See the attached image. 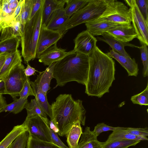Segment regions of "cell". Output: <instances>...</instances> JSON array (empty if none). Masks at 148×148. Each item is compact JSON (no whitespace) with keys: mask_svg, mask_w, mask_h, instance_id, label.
I'll return each mask as SVG.
<instances>
[{"mask_svg":"<svg viewBox=\"0 0 148 148\" xmlns=\"http://www.w3.org/2000/svg\"><path fill=\"white\" fill-rule=\"evenodd\" d=\"M115 62L97 46L89 56V69L85 85L89 96L101 98L109 92L115 79Z\"/></svg>","mask_w":148,"mask_h":148,"instance_id":"1","label":"cell"},{"mask_svg":"<svg viewBox=\"0 0 148 148\" xmlns=\"http://www.w3.org/2000/svg\"><path fill=\"white\" fill-rule=\"evenodd\" d=\"M51 106V120L60 136H66L72 126L77 122L85 125L86 110L82 101L74 100L71 94L60 95Z\"/></svg>","mask_w":148,"mask_h":148,"instance_id":"2","label":"cell"},{"mask_svg":"<svg viewBox=\"0 0 148 148\" xmlns=\"http://www.w3.org/2000/svg\"><path fill=\"white\" fill-rule=\"evenodd\" d=\"M89 69V56L77 52L72 53L55 62L53 77L56 87L62 86L71 81L85 85Z\"/></svg>","mask_w":148,"mask_h":148,"instance_id":"3","label":"cell"},{"mask_svg":"<svg viewBox=\"0 0 148 148\" xmlns=\"http://www.w3.org/2000/svg\"><path fill=\"white\" fill-rule=\"evenodd\" d=\"M45 0L34 16L25 23L21 37V54L25 63H28L36 57L37 44L42 24Z\"/></svg>","mask_w":148,"mask_h":148,"instance_id":"4","label":"cell"},{"mask_svg":"<svg viewBox=\"0 0 148 148\" xmlns=\"http://www.w3.org/2000/svg\"><path fill=\"white\" fill-rule=\"evenodd\" d=\"M106 5L105 0H90L70 17L64 28V34L70 29L98 18L105 10Z\"/></svg>","mask_w":148,"mask_h":148,"instance_id":"5","label":"cell"},{"mask_svg":"<svg viewBox=\"0 0 148 148\" xmlns=\"http://www.w3.org/2000/svg\"><path fill=\"white\" fill-rule=\"evenodd\" d=\"M106 8L101 16L93 21H104L118 25L131 24L130 9L122 2L116 0H105Z\"/></svg>","mask_w":148,"mask_h":148,"instance_id":"6","label":"cell"},{"mask_svg":"<svg viewBox=\"0 0 148 148\" xmlns=\"http://www.w3.org/2000/svg\"><path fill=\"white\" fill-rule=\"evenodd\" d=\"M25 67L20 61L10 71L4 81L5 94L10 95L14 100L19 94L27 77L24 73Z\"/></svg>","mask_w":148,"mask_h":148,"instance_id":"7","label":"cell"},{"mask_svg":"<svg viewBox=\"0 0 148 148\" xmlns=\"http://www.w3.org/2000/svg\"><path fill=\"white\" fill-rule=\"evenodd\" d=\"M27 129L29 136L36 139L52 143L48 118L36 115L26 117L23 122Z\"/></svg>","mask_w":148,"mask_h":148,"instance_id":"8","label":"cell"},{"mask_svg":"<svg viewBox=\"0 0 148 148\" xmlns=\"http://www.w3.org/2000/svg\"><path fill=\"white\" fill-rule=\"evenodd\" d=\"M130 6L132 25L140 43L148 46V23L145 20L136 3L135 0L124 1Z\"/></svg>","mask_w":148,"mask_h":148,"instance_id":"9","label":"cell"},{"mask_svg":"<svg viewBox=\"0 0 148 148\" xmlns=\"http://www.w3.org/2000/svg\"><path fill=\"white\" fill-rule=\"evenodd\" d=\"M63 35L58 31L49 29L42 25L37 44L36 58H38L45 50L57 43Z\"/></svg>","mask_w":148,"mask_h":148,"instance_id":"10","label":"cell"},{"mask_svg":"<svg viewBox=\"0 0 148 148\" xmlns=\"http://www.w3.org/2000/svg\"><path fill=\"white\" fill-rule=\"evenodd\" d=\"M18 3V0H0V33L17 22L14 13Z\"/></svg>","mask_w":148,"mask_h":148,"instance_id":"11","label":"cell"},{"mask_svg":"<svg viewBox=\"0 0 148 148\" xmlns=\"http://www.w3.org/2000/svg\"><path fill=\"white\" fill-rule=\"evenodd\" d=\"M97 40L86 30L79 33L74 40L75 52L89 56L96 47Z\"/></svg>","mask_w":148,"mask_h":148,"instance_id":"12","label":"cell"},{"mask_svg":"<svg viewBox=\"0 0 148 148\" xmlns=\"http://www.w3.org/2000/svg\"><path fill=\"white\" fill-rule=\"evenodd\" d=\"M75 52L74 49L66 51V49L59 48L57 47V43H56L45 50L38 58L40 62L45 66H49Z\"/></svg>","mask_w":148,"mask_h":148,"instance_id":"13","label":"cell"},{"mask_svg":"<svg viewBox=\"0 0 148 148\" xmlns=\"http://www.w3.org/2000/svg\"><path fill=\"white\" fill-rule=\"evenodd\" d=\"M106 32L123 42L128 43L137 38V34L131 24L117 25Z\"/></svg>","mask_w":148,"mask_h":148,"instance_id":"14","label":"cell"},{"mask_svg":"<svg viewBox=\"0 0 148 148\" xmlns=\"http://www.w3.org/2000/svg\"><path fill=\"white\" fill-rule=\"evenodd\" d=\"M106 54L117 60L126 70L128 76L137 77L139 71L138 64L134 58L121 54L112 49Z\"/></svg>","mask_w":148,"mask_h":148,"instance_id":"15","label":"cell"},{"mask_svg":"<svg viewBox=\"0 0 148 148\" xmlns=\"http://www.w3.org/2000/svg\"><path fill=\"white\" fill-rule=\"evenodd\" d=\"M64 9H59L55 11L45 26L47 29L58 31L63 35L65 26L70 18L66 15Z\"/></svg>","mask_w":148,"mask_h":148,"instance_id":"16","label":"cell"},{"mask_svg":"<svg viewBox=\"0 0 148 148\" xmlns=\"http://www.w3.org/2000/svg\"><path fill=\"white\" fill-rule=\"evenodd\" d=\"M89 127H86L82 133L76 148H103L104 142L99 141Z\"/></svg>","mask_w":148,"mask_h":148,"instance_id":"17","label":"cell"},{"mask_svg":"<svg viewBox=\"0 0 148 148\" xmlns=\"http://www.w3.org/2000/svg\"><path fill=\"white\" fill-rule=\"evenodd\" d=\"M55 63V62H54L49 66L45 71L39 72V75L34 82L38 87L46 94L50 89V82L53 78V72Z\"/></svg>","mask_w":148,"mask_h":148,"instance_id":"18","label":"cell"},{"mask_svg":"<svg viewBox=\"0 0 148 148\" xmlns=\"http://www.w3.org/2000/svg\"><path fill=\"white\" fill-rule=\"evenodd\" d=\"M102 37H98L97 39L99 40L105 42L112 48V49L119 53L124 56L129 57L130 56L126 51L124 47L130 46L137 48V46L128 43H124L116 39L113 37L105 32L102 35Z\"/></svg>","mask_w":148,"mask_h":148,"instance_id":"19","label":"cell"},{"mask_svg":"<svg viewBox=\"0 0 148 148\" xmlns=\"http://www.w3.org/2000/svg\"><path fill=\"white\" fill-rule=\"evenodd\" d=\"M21 60V56L18 50L9 53L0 72V80L4 81L11 70Z\"/></svg>","mask_w":148,"mask_h":148,"instance_id":"20","label":"cell"},{"mask_svg":"<svg viewBox=\"0 0 148 148\" xmlns=\"http://www.w3.org/2000/svg\"><path fill=\"white\" fill-rule=\"evenodd\" d=\"M87 31L93 36L102 35L110 29L118 25L104 21H92L85 23Z\"/></svg>","mask_w":148,"mask_h":148,"instance_id":"21","label":"cell"},{"mask_svg":"<svg viewBox=\"0 0 148 148\" xmlns=\"http://www.w3.org/2000/svg\"><path fill=\"white\" fill-rule=\"evenodd\" d=\"M66 1V0H45L42 25L46 26L52 14L58 9L64 8Z\"/></svg>","mask_w":148,"mask_h":148,"instance_id":"22","label":"cell"},{"mask_svg":"<svg viewBox=\"0 0 148 148\" xmlns=\"http://www.w3.org/2000/svg\"><path fill=\"white\" fill-rule=\"evenodd\" d=\"M30 83L34 90V97L37 102L51 119L52 118L51 106L48 102L47 94L43 92L34 82L30 81Z\"/></svg>","mask_w":148,"mask_h":148,"instance_id":"23","label":"cell"},{"mask_svg":"<svg viewBox=\"0 0 148 148\" xmlns=\"http://www.w3.org/2000/svg\"><path fill=\"white\" fill-rule=\"evenodd\" d=\"M82 132L79 122H77L72 126L66 135L69 148H76Z\"/></svg>","mask_w":148,"mask_h":148,"instance_id":"24","label":"cell"},{"mask_svg":"<svg viewBox=\"0 0 148 148\" xmlns=\"http://www.w3.org/2000/svg\"><path fill=\"white\" fill-rule=\"evenodd\" d=\"M125 129L116 130L113 132L109 135L105 142L108 143L114 140L126 139L138 140H147V137H140L132 135L127 132Z\"/></svg>","mask_w":148,"mask_h":148,"instance_id":"25","label":"cell"},{"mask_svg":"<svg viewBox=\"0 0 148 148\" xmlns=\"http://www.w3.org/2000/svg\"><path fill=\"white\" fill-rule=\"evenodd\" d=\"M27 131L24 123L14 127L12 130L0 142V148H8L16 138L23 132Z\"/></svg>","mask_w":148,"mask_h":148,"instance_id":"26","label":"cell"},{"mask_svg":"<svg viewBox=\"0 0 148 148\" xmlns=\"http://www.w3.org/2000/svg\"><path fill=\"white\" fill-rule=\"evenodd\" d=\"M21 41V37L14 36L0 41V54L11 53L18 50Z\"/></svg>","mask_w":148,"mask_h":148,"instance_id":"27","label":"cell"},{"mask_svg":"<svg viewBox=\"0 0 148 148\" xmlns=\"http://www.w3.org/2000/svg\"><path fill=\"white\" fill-rule=\"evenodd\" d=\"M90 0H66V6L64 10L66 15L70 17L73 14L81 9Z\"/></svg>","mask_w":148,"mask_h":148,"instance_id":"28","label":"cell"},{"mask_svg":"<svg viewBox=\"0 0 148 148\" xmlns=\"http://www.w3.org/2000/svg\"><path fill=\"white\" fill-rule=\"evenodd\" d=\"M21 26L20 21H17L10 26L3 28L1 32L0 40H2L14 36L21 37Z\"/></svg>","mask_w":148,"mask_h":148,"instance_id":"29","label":"cell"},{"mask_svg":"<svg viewBox=\"0 0 148 148\" xmlns=\"http://www.w3.org/2000/svg\"><path fill=\"white\" fill-rule=\"evenodd\" d=\"M33 2V0H25L23 4L20 14L22 34L25 23L30 19Z\"/></svg>","mask_w":148,"mask_h":148,"instance_id":"30","label":"cell"},{"mask_svg":"<svg viewBox=\"0 0 148 148\" xmlns=\"http://www.w3.org/2000/svg\"><path fill=\"white\" fill-rule=\"evenodd\" d=\"M141 141L122 139L113 141L108 143L104 142L103 148H128L134 146Z\"/></svg>","mask_w":148,"mask_h":148,"instance_id":"31","label":"cell"},{"mask_svg":"<svg viewBox=\"0 0 148 148\" xmlns=\"http://www.w3.org/2000/svg\"><path fill=\"white\" fill-rule=\"evenodd\" d=\"M25 108L27 111V117L38 115L45 118H47V114L39 106L35 98L31 99L30 102H27Z\"/></svg>","mask_w":148,"mask_h":148,"instance_id":"32","label":"cell"},{"mask_svg":"<svg viewBox=\"0 0 148 148\" xmlns=\"http://www.w3.org/2000/svg\"><path fill=\"white\" fill-rule=\"evenodd\" d=\"M27 102V99H24L21 98L16 99L11 103L7 104L1 112L8 111L14 114H17L25 108Z\"/></svg>","mask_w":148,"mask_h":148,"instance_id":"33","label":"cell"},{"mask_svg":"<svg viewBox=\"0 0 148 148\" xmlns=\"http://www.w3.org/2000/svg\"><path fill=\"white\" fill-rule=\"evenodd\" d=\"M26 148H61L52 143L40 140L29 136Z\"/></svg>","mask_w":148,"mask_h":148,"instance_id":"34","label":"cell"},{"mask_svg":"<svg viewBox=\"0 0 148 148\" xmlns=\"http://www.w3.org/2000/svg\"><path fill=\"white\" fill-rule=\"evenodd\" d=\"M140 47L137 48L140 50L141 60L143 65V75L144 77L148 76V49L147 45L145 44L140 43Z\"/></svg>","mask_w":148,"mask_h":148,"instance_id":"35","label":"cell"},{"mask_svg":"<svg viewBox=\"0 0 148 148\" xmlns=\"http://www.w3.org/2000/svg\"><path fill=\"white\" fill-rule=\"evenodd\" d=\"M131 100L134 104L140 106L148 105V83L145 90L131 97Z\"/></svg>","mask_w":148,"mask_h":148,"instance_id":"36","label":"cell"},{"mask_svg":"<svg viewBox=\"0 0 148 148\" xmlns=\"http://www.w3.org/2000/svg\"><path fill=\"white\" fill-rule=\"evenodd\" d=\"M29 136L27 131L23 132L11 144V148H25L27 146Z\"/></svg>","mask_w":148,"mask_h":148,"instance_id":"37","label":"cell"},{"mask_svg":"<svg viewBox=\"0 0 148 148\" xmlns=\"http://www.w3.org/2000/svg\"><path fill=\"white\" fill-rule=\"evenodd\" d=\"M125 127H113L107 125L103 123H99L95 127L93 131L94 134L98 136L101 133L108 131H113L125 129Z\"/></svg>","mask_w":148,"mask_h":148,"instance_id":"38","label":"cell"},{"mask_svg":"<svg viewBox=\"0 0 148 148\" xmlns=\"http://www.w3.org/2000/svg\"><path fill=\"white\" fill-rule=\"evenodd\" d=\"M35 96L34 90L32 87L29 77H27L26 81L25 82L23 88L19 94L20 98L27 99L30 96Z\"/></svg>","mask_w":148,"mask_h":148,"instance_id":"39","label":"cell"},{"mask_svg":"<svg viewBox=\"0 0 148 148\" xmlns=\"http://www.w3.org/2000/svg\"><path fill=\"white\" fill-rule=\"evenodd\" d=\"M135 2L142 15L148 23V0H135Z\"/></svg>","mask_w":148,"mask_h":148,"instance_id":"40","label":"cell"},{"mask_svg":"<svg viewBox=\"0 0 148 148\" xmlns=\"http://www.w3.org/2000/svg\"><path fill=\"white\" fill-rule=\"evenodd\" d=\"M126 130L130 134L136 136L146 137L148 136V129L147 127L138 128L126 127Z\"/></svg>","mask_w":148,"mask_h":148,"instance_id":"41","label":"cell"},{"mask_svg":"<svg viewBox=\"0 0 148 148\" xmlns=\"http://www.w3.org/2000/svg\"><path fill=\"white\" fill-rule=\"evenodd\" d=\"M49 130L52 143L61 148H69L60 140L57 133L51 129L50 127Z\"/></svg>","mask_w":148,"mask_h":148,"instance_id":"42","label":"cell"},{"mask_svg":"<svg viewBox=\"0 0 148 148\" xmlns=\"http://www.w3.org/2000/svg\"><path fill=\"white\" fill-rule=\"evenodd\" d=\"M42 0H33L30 19L32 18L40 8Z\"/></svg>","mask_w":148,"mask_h":148,"instance_id":"43","label":"cell"},{"mask_svg":"<svg viewBox=\"0 0 148 148\" xmlns=\"http://www.w3.org/2000/svg\"><path fill=\"white\" fill-rule=\"evenodd\" d=\"M36 71H37L34 68L31 66L28 63L27 64V67L24 69V73L27 77L34 75Z\"/></svg>","mask_w":148,"mask_h":148,"instance_id":"44","label":"cell"},{"mask_svg":"<svg viewBox=\"0 0 148 148\" xmlns=\"http://www.w3.org/2000/svg\"><path fill=\"white\" fill-rule=\"evenodd\" d=\"M9 53L4 52L0 54V72L3 65L7 56Z\"/></svg>","mask_w":148,"mask_h":148,"instance_id":"45","label":"cell"},{"mask_svg":"<svg viewBox=\"0 0 148 148\" xmlns=\"http://www.w3.org/2000/svg\"><path fill=\"white\" fill-rule=\"evenodd\" d=\"M7 104L3 95H0V113L6 107Z\"/></svg>","mask_w":148,"mask_h":148,"instance_id":"46","label":"cell"},{"mask_svg":"<svg viewBox=\"0 0 148 148\" xmlns=\"http://www.w3.org/2000/svg\"><path fill=\"white\" fill-rule=\"evenodd\" d=\"M5 88L4 81L0 80V95L5 94Z\"/></svg>","mask_w":148,"mask_h":148,"instance_id":"47","label":"cell"},{"mask_svg":"<svg viewBox=\"0 0 148 148\" xmlns=\"http://www.w3.org/2000/svg\"><path fill=\"white\" fill-rule=\"evenodd\" d=\"M8 148H11V144L9 146V147Z\"/></svg>","mask_w":148,"mask_h":148,"instance_id":"48","label":"cell"}]
</instances>
